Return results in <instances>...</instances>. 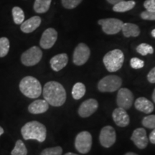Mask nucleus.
<instances>
[{"mask_svg":"<svg viewBox=\"0 0 155 155\" xmlns=\"http://www.w3.org/2000/svg\"><path fill=\"white\" fill-rule=\"evenodd\" d=\"M13 20L16 25H21L25 20L24 11L19 7H14L12 10Z\"/></svg>","mask_w":155,"mask_h":155,"instance_id":"nucleus-24","label":"nucleus"},{"mask_svg":"<svg viewBox=\"0 0 155 155\" xmlns=\"http://www.w3.org/2000/svg\"><path fill=\"white\" fill-rule=\"evenodd\" d=\"M121 30L126 38H130V37L136 38L140 34V30L139 27L132 23H124Z\"/></svg>","mask_w":155,"mask_h":155,"instance_id":"nucleus-20","label":"nucleus"},{"mask_svg":"<svg viewBox=\"0 0 155 155\" xmlns=\"http://www.w3.org/2000/svg\"><path fill=\"white\" fill-rule=\"evenodd\" d=\"M62 153L63 149L61 147H55L45 149L40 155H61Z\"/></svg>","mask_w":155,"mask_h":155,"instance_id":"nucleus-29","label":"nucleus"},{"mask_svg":"<svg viewBox=\"0 0 155 155\" xmlns=\"http://www.w3.org/2000/svg\"><path fill=\"white\" fill-rule=\"evenodd\" d=\"M134 95L129 89L126 88H119L116 97V104L118 107L125 110L129 109L133 105Z\"/></svg>","mask_w":155,"mask_h":155,"instance_id":"nucleus-9","label":"nucleus"},{"mask_svg":"<svg viewBox=\"0 0 155 155\" xmlns=\"http://www.w3.org/2000/svg\"><path fill=\"white\" fill-rule=\"evenodd\" d=\"M121 1H124V0H107V2L108 3H110L111 5H116V4L119 3V2H121Z\"/></svg>","mask_w":155,"mask_h":155,"instance_id":"nucleus-36","label":"nucleus"},{"mask_svg":"<svg viewBox=\"0 0 155 155\" xmlns=\"http://www.w3.org/2000/svg\"><path fill=\"white\" fill-rule=\"evenodd\" d=\"M58 39V32L55 29L48 28L44 31L40 38V47L43 49H50L55 45Z\"/></svg>","mask_w":155,"mask_h":155,"instance_id":"nucleus-12","label":"nucleus"},{"mask_svg":"<svg viewBox=\"0 0 155 155\" xmlns=\"http://www.w3.org/2000/svg\"><path fill=\"white\" fill-rule=\"evenodd\" d=\"M131 141L140 150H144L148 145L149 139L147 131L144 128H138L133 131L131 137Z\"/></svg>","mask_w":155,"mask_h":155,"instance_id":"nucleus-14","label":"nucleus"},{"mask_svg":"<svg viewBox=\"0 0 155 155\" xmlns=\"http://www.w3.org/2000/svg\"><path fill=\"white\" fill-rule=\"evenodd\" d=\"M98 108V103L96 99L89 98L83 101L78 108V114L81 117L87 118L91 116L97 111Z\"/></svg>","mask_w":155,"mask_h":155,"instance_id":"nucleus-13","label":"nucleus"},{"mask_svg":"<svg viewBox=\"0 0 155 155\" xmlns=\"http://www.w3.org/2000/svg\"><path fill=\"white\" fill-rule=\"evenodd\" d=\"M10 44L8 38H0V58H4L9 53Z\"/></svg>","mask_w":155,"mask_h":155,"instance_id":"nucleus-26","label":"nucleus"},{"mask_svg":"<svg viewBox=\"0 0 155 155\" xmlns=\"http://www.w3.org/2000/svg\"><path fill=\"white\" fill-rule=\"evenodd\" d=\"M83 0H61L62 5L65 8L71 9L80 5Z\"/></svg>","mask_w":155,"mask_h":155,"instance_id":"nucleus-30","label":"nucleus"},{"mask_svg":"<svg viewBox=\"0 0 155 155\" xmlns=\"http://www.w3.org/2000/svg\"><path fill=\"white\" fill-rule=\"evenodd\" d=\"M141 19L145 20H155V10L154 11H144L141 13Z\"/></svg>","mask_w":155,"mask_h":155,"instance_id":"nucleus-32","label":"nucleus"},{"mask_svg":"<svg viewBox=\"0 0 155 155\" xmlns=\"http://www.w3.org/2000/svg\"><path fill=\"white\" fill-rule=\"evenodd\" d=\"M65 155H78V154H74V153H71V152H68V153H66Z\"/></svg>","mask_w":155,"mask_h":155,"instance_id":"nucleus-41","label":"nucleus"},{"mask_svg":"<svg viewBox=\"0 0 155 155\" xmlns=\"http://www.w3.org/2000/svg\"><path fill=\"white\" fill-rule=\"evenodd\" d=\"M49 108V104L45 99L36 100L28 106V111L32 114H40L46 112Z\"/></svg>","mask_w":155,"mask_h":155,"instance_id":"nucleus-19","label":"nucleus"},{"mask_svg":"<svg viewBox=\"0 0 155 155\" xmlns=\"http://www.w3.org/2000/svg\"><path fill=\"white\" fill-rule=\"evenodd\" d=\"M142 125L147 129H155V115L145 116L142 120Z\"/></svg>","mask_w":155,"mask_h":155,"instance_id":"nucleus-28","label":"nucleus"},{"mask_svg":"<svg viewBox=\"0 0 155 155\" xmlns=\"http://www.w3.org/2000/svg\"><path fill=\"white\" fill-rule=\"evenodd\" d=\"M121 78L118 75H106L98 83V89L101 92H114L121 88Z\"/></svg>","mask_w":155,"mask_h":155,"instance_id":"nucleus-5","label":"nucleus"},{"mask_svg":"<svg viewBox=\"0 0 155 155\" xmlns=\"http://www.w3.org/2000/svg\"><path fill=\"white\" fill-rule=\"evenodd\" d=\"M151 34H152V36L153 37V38H155V29H154V30H153L152 31V32H151Z\"/></svg>","mask_w":155,"mask_h":155,"instance_id":"nucleus-38","label":"nucleus"},{"mask_svg":"<svg viewBox=\"0 0 155 155\" xmlns=\"http://www.w3.org/2000/svg\"><path fill=\"white\" fill-rule=\"evenodd\" d=\"M45 100L55 107L63 106L66 101V91L63 85L56 81H49L42 89Z\"/></svg>","mask_w":155,"mask_h":155,"instance_id":"nucleus-1","label":"nucleus"},{"mask_svg":"<svg viewBox=\"0 0 155 155\" xmlns=\"http://www.w3.org/2000/svg\"><path fill=\"white\" fill-rule=\"evenodd\" d=\"M68 57L66 53H61L54 56L50 59V63L51 68L55 72L61 71L67 65Z\"/></svg>","mask_w":155,"mask_h":155,"instance_id":"nucleus-16","label":"nucleus"},{"mask_svg":"<svg viewBox=\"0 0 155 155\" xmlns=\"http://www.w3.org/2000/svg\"><path fill=\"white\" fill-rule=\"evenodd\" d=\"M125 155H138V154H135V153H134V152H128Z\"/></svg>","mask_w":155,"mask_h":155,"instance_id":"nucleus-40","label":"nucleus"},{"mask_svg":"<svg viewBox=\"0 0 155 155\" xmlns=\"http://www.w3.org/2000/svg\"><path fill=\"white\" fill-rule=\"evenodd\" d=\"M149 140L150 141V142L153 144H155V129L152 130V132L150 133V137H149Z\"/></svg>","mask_w":155,"mask_h":155,"instance_id":"nucleus-35","label":"nucleus"},{"mask_svg":"<svg viewBox=\"0 0 155 155\" xmlns=\"http://www.w3.org/2000/svg\"><path fill=\"white\" fill-rule=\"evenodd\" d=\"M41 24V18L39 16L30 17L28 20L24 21L21 24L20 29L25 33H31Z\"/></svg>","mask_w":155,"mask_h":155,"instance_id":"nucleus-17","label":"nucleus"},{"mask_svg":"<svg viewBox=\"0 0 155 155\" xmlns=\"http://www.w3.org/2000/svg\"><path fill=\"white\" fill-rule=\"evenodd\" d=\"M144 7L147 11H154L155 0H146L144 3Z\"/></svg>","mask_w":155,"mask_h":155,"instance_id":"nucleus-33","label":"nucleus"},{"mask_svg":"<svg viewBox=\"0 0 155 155\" xmlns=\"http://www.w3.org/2000/svg\"><path fill=\"white\" fill-rule=\"evenodd\" d=\"M91 55L90 49L86 44L80 43L75 48L73 56V63L76 65H83L88 61Z\"/></svg>","mask_w":155,"mask_h":155,"instance_id":"nucleus-10","label":"nucleus"},{"mask_svg":"<svg viewBox=\"0 0 155 155\" xmlns=\"http://www.w3.org/2000/svg\"><path fill=\"white\" fill-rule=\"evenodd\" d=\"M136 5L135 2L130 0V1H121L119 3L114 5L113 7V10L116 12H125L131 9H132Z\"/></svg>","mask_w":155,"mask_h":155,"instance_id":"nucleus-21","label":"nucleus"},{"mask_svg":"<svg viewBox=\"0 0 155 155\" xmlns=\"http://www.w3.org/2000/svg\"><path fill=\"white\" fill-rule=\"evenodd\" d=\"M21 134L25 140L34 139L39 142H43L46 139L47 129L40 122L32 121L23 126L21 129Z\"/></svg>","mask_w":155,"mask_h":155,"instance_id":"nucleus-2","label":"nucleus"},{"mask_svg":"<svg viewBox=\"0 0 155 155\" xmlns=\"http://www.w3.org/2000/svg\"><path fill=\"white\" fill-rule=\"evenodd\" d=\"M92 147V136L88 131H81L76 136L75 147L81 154H86L90 152Z\"/></svg>","mask_w":155,"mask_h":155,"instance_id":"nucleus-7","label":"nucleus"},{"mask_svg":"<svg viewBox=\"0 0 155 155\" xmlns=\"http://www.w3.org/2000/svg\"><path fill=\"white\" fill-rule=\"evenodd\" d=\"M112 118L114 123L118 127H126L129 124V116L128 115L127 111L122 108H116L114 110L112 113Z\"/></svg>","mask_w":155,"mask_h":155,"instance_id":"nucleus-15","label":"nucleus"},{"mask_svg":"<svg viewBox=\"0 0 155 155\" xmlns=\"http://www.w3.org/2000/svg\"><path fill=\"white\" fill-rule=\"evenodd\" d=\"M137 51L140 55L145 56L148 55V54H153V53H154V48L150 45L147 43H141L137 46Z\"/></svg>","mask_w":155,"mask_h":155,"instance_id":"nucleus-27","label":"nucleus"},{"mask_svg":"<svg viewBox=\"0 0 155 155\" xmlns=\"http://www.w3.org/2000/svg\"><path fill=\"white\" fill-rule=\"evenodd\" d=\"M134 106L138 111L147 114L152 113L154 108L152 102L144 97L137 98L134 102Z\"/></svg>","mask_w":155,"mask_h":155,"instance_id":"nucleus-18","label":"nucleus"},{"mask_svg":"<svg viewBox=\"0 0 155 155\" xmlns=\"http://www.w3.org/2000/svg\"><path fill=\"white\" fill-rule=\"evenodd\" d=\"M147 80L151 83H155V67L147 74Z\"/></svg>","mask_w":155,"mask_h":155,"instance_id":"nucleus-34","label":"nucleus"},{"mask_svg":"<svg viewBox=\"0 0 155 155\" xmlns=\"http://www.w3.org/2000/svg\"><path fill=\"white\" fill-rule=\"evenodd\" d=\"M42 57V52L40 48L33 46L22 54L21 62L25 66H33L40 61Z\"/></svg>","mask_w":155,"mask_h":155,"instance_id":"nucleus-6","label":"nucleus"},{"mask_svg":"<svg viewBox=\"0 0 155 155\" xmlns=\"http://www.w3.org/2000/svg\"><path fill=\"white\" fill-rule=\"evenodd\" d=\"M130 65L134 69H141L144 66V62L138 58H133L130 61Z\"/></svg>","mask_w":155,"mask_h":155,"instance_id":"nucleus-31","label":"nucleus"},{"mask_svg":"<svg viewBox=\"0 0 155 155\" xmlns=\"http://www.w3.org/2000/svg\"><path fill=\"white\" fill-rule=\"evenodd\" d=\"M124 61V55L119 49L109 51L104 55L103 62L109 72H116L121 68Z\"/></svg>","mask_w":155,"mask_h":155,"instance_id":"nucleus-4","label":"nucleus"},{"mask_svg":"<svg viewBox=\"0 0 155 155\" xmlns=\"http://www.w3.org/2000/svg\"><path fill=\"white\" fill-rule=\"evenodd\" d=\"M3 133H4V129H3V128L0 127V136L2 135Z\"/></svg>","mask_w":155,"mask_h":155,"instance_id":"nucleus-39","label":"nucleus"},{"mask_svg":"<svg viewBox=\"0 0 155 155\" xmlns=\"http://www.w3.org/2000/svg\"><path fill=\"white\" fill-rule=\"evenodd\" d=\"M152 100H153V101L155 103V88H154V91H153V94H152Z\"/></svg>","mask_w":155,"mask_h":155,"instance_id":"nucleus-37","label":"nucleus"},{"mask_svg":"<svg viewBox=\"0 0 155 155\" xmlns=\"http://www.w3.org/2000/svg\"><path fill=\"white\" fill-rule=\"evenodd\" d=\"M19 90L28 98H37L42 94V86L35 78L26 76L19 83Z\"/></svg>","mask_w":155,"mask_h":155,"instance_id":"nucleus-3","label":"nucleus"},{"mask_svg":"<svg viewBox=\"0 0 155 155\" xmlns=\"http://www.w3.org/2000/svg\"><path fill=\"white\" fill-rule=\"evenodd\" d=\"M98 25L102 27L104 32L107 35H115L121 30L124 22L119 19L107 18L98 20Z\"/></svg>","mask_w":155,"mask_h":155,"instance_id":"nucleus-8","label":"nucleus"},{"mask_svg":"<svg viewBox=\"0 0 155 155\" xmlns=\"http://www.w3.org/2000/svg\"><path fill=\"white\" fill-rule=\"evenodd\" d=\"M28 150L22 140H17L15 146L11 152V155H27Z\"/></svg>","mask_w":155,"mask_h":155,"instance_id":"nucleus-25","label":"nucleus"},{"mask_svg":"<svg viewBox=\"0 0 155 155\" xmlns=\"http://www.w3.org/2000/svg\"><path fill=\"white\" fill-rule=\"evenodd\" d=\"M52 0H35L33 8L37 13H45L50 9Z\"/></svg>","mask_w":155,"mask_h":155,"instance_id":"nucleus-22","label":"nucleus"},{"mask_svg":"<svg viewBox=\"0 0 155 155\" xmlns=\"http://www.w3.org/2000/svg\"><path fill=\"white\" fill-rule=\"evenodd\" d=\"M116 134L115 129L111 126H106L102 128L99 135L101 144L105 148H109L116 142Z\"/></svg>","mask_w":155,"mask_h":155,"instance_id":"nucleus-11","label":"nucleus"},{"mask_svg":"<svg viewBox=\"0 0 155 155\" xmlns=\"http://www.w3.org/2000/svg\"><path fill=\"white\" fill-rule=\"evenodd\" d=\"M86 88L85 85L82 83H76L73 86L72 89L73 98L75 100H79L82 98L86 94Z\"/></svg>","mask_w":155,"mask_h":155,"instance_id":"nucleus-23","label":"nucleus"}]
</instances>
